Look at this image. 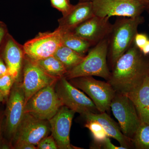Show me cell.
Returning <instances> with one entry per match:
<instances>
[{
  "label": "cell",
  "mask_w": 149,
  "mask_h": 149,
  "mask_svg": "<svg viewBox=\"0 0 149 149\" xmlns=\"http://www.w3.org/2000/svg\"><path fill=\"white\" fill-rule=\"evenodd\" d=\"M148 40L145 34L137 33L134 38V43L139 50H141Z\"/></svg>",
  "instance_id": "cell-27"
},
{
  "label": "cell",
  "mask_w": 149,
  "mask_h": 149,
  "mask_svg": "<svg viewBox=\"0 0 149 149\" xmlns=\"http://www.w3.org/2000/svg\"><path fill=\"white\" fill-rule=\"evenodd\" d=\"M148 8L149 10V2L146 4V8Z\"/></svg>",
  "instance_id": "cell-36"
},
{
  "label": "cell",
  "mask_w": 149,
  "mask_h": 149,
  "mask_svg": "<svg viewBox=\"0 0 149 149\" xmlns=\"http://www.w3.org/2000/svg\"><path fill=\"white\" fill-rule=\"evenodd\" d=\"M12 149H36L37 147L35 145L29 143L22 142L14 144Z\"/></svg>",
  "instance_id": "cell-30"
},
{
  "label": "cell",
  "mask_w": 149,
  "mask_h": 149,
  "mask_svg": "<svg viewBox=\"0 0 149 149\" xmlns=\"http://www.w3.org/2000/svg\"><path fill=\"white\" fill-rule=\"evenodd\" d=\"M5 100V98L4 96L3 95L2 93L0 91V102L4 101Z\"/></svg>",
  "instance_id": "cell-34"
},
{
  "label": "cell",
  "mask_w": 149,
  "mask_h": 149,
  "mask_svg": "<svg viewBox=\"0 0 149 149\" xmlns=\"http://www.w3.org/2000/svg\"><path fill=\"white\" fill-rule=\"evenodd\" d=\"M143 18L123 17L117 19L113 24L111 32L107 37L108 41L107 56L113 67L118 59L125 53L134 43L139 25Z\"/></svg>",
  "instance_id": "cell-2"
},
{
  "label": "cell",
  "mask_w": 149,
  "mask_h": 149,
  "mask_svg": "<svg viewBox=\"0 0 149 149\" xmlns=\"http://www.w3.org/2000/svg\"><path fill=\"white\" fill-rule=\"evenodd\" d=\"M84 117L86 120L97 121L102 126L109 137L118 141L121 146L126 149L130 148L131 147L132 140L123 135L118 125L106 112L88 113Z\"/></svg>",
  "instance_id": "cell-18"
},
{
  "label": "cell",
  "mask_w": 149,
  "mask_h": 149,
  "mask_svg": "<svg viewBox=\"0 0 149 149\" xmlns=\"http://www.w3.org/2000/svg\"><path fill=\"white\" fill-rule=\"evenodd\" d=\"M38 149H57V145L52 135L43 138L37 146Z\"/></svg>",
  "instance_id": "cell-26"
},
{
  "label": "cell",
  "mask_w": 149,
  "mask_h": 149,
  "mask_svg": "<svg viewBox=\"0 0 149 149\" xmlns=\"http://www.w3.org/2000/svg\"><path fill=\"white\" fill-rule=\"evenodd\" d=\"M8 69L3 60L0 56V76L8 73Z\"/></svg>",
  "instance_id": "cell-31"
},
{
  "label": "cell",
  "mask_w": 149,
  "mask_h": 149,
  "mask_svg": "<svg viewBox=\"0 0 149 149\" xmlns=\"http://www.w3.org/2000/svg\"><path fill=\"white\" fill-rule=\"evenodd\" d=\"M140 1H143L146 3V4L149 2V0H140Z\"/></svg>",
  "instance_id": "cell-37"
},
{
  "label": "cell",
  "mask_w": 149,
  "mask_h": 149,
  "mask_svg": "<svg viewBox=\"0 0 149 149\" xmlns=\"http://www.w3.org/2000/svg\"><path fill=\"white\" fill-rule=\"evenodd\" d=\"M98 147L102 148L105 149H126L124 147L122 146H116L113 144L112 143L109 137H107L105 140L101 143L97 145Z\"/></svg>",
  "instance_id": "cell-28"
},
{
  "label": "cell",
  "mask_w": 149,
  "mask_h": 149,
  "mask_svg": "<svg viewBox=\"0 0 149 149\" xmlns=\"http://www.w3.org/2000/svg\"><path fill=\"white\" fill-rule=\"evenodd\" d=\"M63 44L61 31L57 28L52 32H40L23 48L25 56L37 61L54 56Z\"/></svg>",
  "instance_id": "cell-10"
},
{
  "label": "cell",
  "mask_w": 149,
  "mask_h": 149,
  "mask_svg": "<svg viewBox=\"0 0 149 149\" xmlns=\"http://www.w3.org/2000/svg\"><path fill=\"white\" fill-rule=\"evenodd\" d=\"M132 141L136 148L149 149V123H141Z\"/></svg>",
  "instance_id": "cell-22"
},
{
  "label": "cell",
  "mask_w": 149,
  "mask_h": 149,
  "mask_svg": "<svg viewBox=\"0 0 149 149\" xmlns=\"http://www.w3.org/2000/svg\"><path fill=\"white\" fill-rule=\"evenodd\" d=\"M15 82L14 78L9 73L0 76V91L2 93L6 100L8 98L12 88Z\"/></svg>",
  "instance_id": "cell-24"
},
{
  "label": "cell",
  "mask_w": 149,
  "mask_h": 149,
  "mask_svg": "<svg viewBox=\"0 0 149 149\" xmlns=\"http://www.w3.org/2000/svg\"><path fill=\"white\" fill-rule=\"evenodd\" d=\"M94 15L92 2H79L73 5L68 13L58 19V28L62 32L72 31Z\"/></svg>",
  "instance_id": "cell-16"
},
{
  "label": "cell",
  "mask_w": 149,
  "mask_h": 149,
  "mask_svg": "<svg viewBox=\"0 0 149 149\" xmlns=\"http://www.w3.org/2000/svg\"><path fill=\"white\" fill-rule=\"evenodd\" d=\"M35 61L47 73L57 78L63 77L68 72L65 66L54 56Z\"/></svg>",
  "instance_id": "cell-21"
},
{
  "label": "cell",
  "mask_w": 149,
  "mask_h": 149,
  "mask_svg": "<svg viewBox=\"0 0 149 149\" xmlns=\"http://www.w3.org/2000/svg\"><path fill=\"white\" fill-rule=\"evenodd\" d=\"M55 89L63 105L83 116L90 113H100L93 101L70 83L64 76L56 81Z\"/></svg>",
  "instance_id": "cell-5"
},
{
  "label": "cell",
  "mask_w": 149,
  "mask_h": 149,
  "mask_svg": "<svg viewBox=\"0 0 149 149\" xmlns=\"http://www.w3.org/2000/svg\"><path fill=\"white\" fill-rule=\"evenodd\" d=\"M55 84L47 86L35 93L25 104L24 113L49 120L62 106L55 89Z\"/></svg>",
  "instance_id": "cell-6"
},
{
  "label": "cell",
  "mask_w": 149,
  "mask_h": 149,
  "mask_svg": "<svg viewBox=\"0 0 149 149\" xmlns=\"http://www.w3.org/2000/svg\"><path fill=\"white\" fill-rule=\"evenodd\" d=\"M85 126L91 131L94 141L97 145L101 143L109 137L102 126L97 121L86 120Z\"/></svg>",
  "instance_id": "cell-23"
},
{
  "label": "cell",
  "mask_w": 149,
  "mask_h": 149,
  "mask_svg": "<svg viewBox=\"0 0 149 149\" xmlns=\"http://www.w3.org/2000/svg\"><path fill=\"white\" fill-rule=\"evenodd\" d=\"M58 79L48 74L35 61L25 56L22 85L25 103L35 93L47 86L55 84Z\"/></svg>",
  "instance_id": "cell-11"
},
{
  "label": "cell",
  "mask_w": 149,
  "mask_h": 149,
  "mask_svg": "<svg viewBox=\"0 0 149 149\" xmlns=\"http://www.w3.org/2000/svg\"><path fill=\"white\" fill-rule=\"evenodd\" d=\"M94 15L110 18L112 16L134 17L140 16L146 3L140 0H94Z\"/></svg>",
  "instance_id": "cell-9"
},
{
  "label": "cell",
  "mask_w": 149,
  "mask_h": 149,
  "mask_svg": "<svg viewBox=\"0 0 149 149\" xmlns=\"http://www.w3.org/2000/svg\"><path fill=\"white\" fill-rule=\"evenodd\" d=\"M126 95L134 104L141 123H149V71L140 85Z\"/></svg>",
  "instance_id": "cell-17"
},
{
  "label": "cell",
  "mask_w": 149,
  "mask_h": 149,
  "mask_svg": "<svg viewBox=\"0 0 149 149\" xmlns=\"http://www.w3.org/2000/svg\"><path fill=\"white\" fill-rule=\"evenodd\" d=\"M107 38L94 46L83 61L68 70L64 77L68 80L82 76H98L108 80L111 72L107 63Z\"/></svg>",
  "instance_id": "cell-3"
},
{
  "label": "cell",
  "mask_w": 149,
  "mask_h": 149,
  "mask_svg": "<svg viewBox=\"0 0 149 149\" xmlns=\"http://www.w3.org/2000/svg\"><path fill=\"white\" fill-rule=\"evenodd\" d=\"M66 68L68 71L83 61L85 56L82 55L63 44L54 55Z\"/></svg>",
  "instance_id": "cell-19"
},
{
  "label": "cell",
  "mask_w": 149,
  "mask_h": 149,
  "mask_svg": "<svg viewBox=\"0 0 149 149\" xmlns=\"http://www.w3.org/2000/svg\"><path fill=\"white\" fill-rule=\"evenodd\" d=\"M113 24L108 17L94 15L70 31L94 46L108 37Z\"/></svg>",
  "instance_id": "cell-14"
},
{
  "label": "cell",
  "mask_w": 149,
  "mask_h": 149,
  "mask_svg": "<svg viewBox=\"0 0 149 149\" xmlns=\"http://www.w3.org/2000/svg\"><path fill=\"white\" fill-rule=\"evenodd\" d=\"M110 108L123 135L133 140L141 123L133 102L126 95L116 93L111 103Z\"/></svg>",
  "instance_id": "cell-8"
},
{
  "label": "cell",
  "mask_w": 149,
  "mask_h": 149,
  "mask_svg": "<svg viewBox=\"0 0 149 149\" xmlns=\"http://www.w3.org/2000/svg\"><path fill=\"white\" fill-rule=\"evenodd\" d=\"M25 103V95L22 83L15 82L7 100L4 113V131L11 146L17 130L24 116Z\"/></svg>",
  "instance_id": "cell-7"
},
{
  "label": "cell",
  "mask_w": 149,
  "mask_h": 149,
  "mask_svg": "<svg viewBox=\"0 0 149 149\" xmlns=\"http://www.w3.org/2000/svg\"><path fill=\"white\" fill-rule=\"evenodd\" d=\"M75 113L67 107L62 106L49 120L52 135L58 149H76L70 144V128Z\"/></svg>",
  "instance_id": "cell-13"
},
{
  "label": "cell",
  "mask_w": 149,
  "mask_h": 149,
  "mask_svg": "<svg viewBox=\"0 0 149 149\" xmlns=\"http://www.w3.org/2000/svg\"><path fill=\"white\" fill-rule=\"evenodd\" d=\"M4 116V113H3V112H0V146L1 144L2 143L3 141L4 140L3 139L2 137V123L3 119Z\"/></svg>",
  "instance_id": "cell-32"
},
{
  "label": "cell",
  "mask_w": 149,
  "mask_h": 149,
  "mask_svg": "<svg viewBox=\"0 0 149 149\" xmlns=\"http://www.w3.org/2000/svg\"><path fill=\"white\" fill-rule=\"evenodd\" d=\"M0 56L7 67L8 73L16 82H20L22 65L25 58L23 46L19 44L8 33L0 47Z\"/></svg>",
  "instance_id": "cell-15"
},
{
  "label": "cell",
  "mask_w": 149,
  "mask_h": 149,
  "mask_svg": "<svg viewBox=\"0 0 149 149\" xmlns=\"http://www.w3.org/2000/svg\"><path fill=\"white\" fill-rule=\"evenodd\" d=\"M70 83L88 95L100 113L106 112L116 92L108 82L97 80L93 76H82L72 78Z\"/></svg>",
  "instance_id": "cell-4"
},
{
  "label": "cell",
  "mask_w": 149,
  "mask_h": 149,
  "mask_svg": "<svg viewBox=\"0 0 149 149\" xmlns=\"http://www.w3.org/2000/svg\"><path fill=\"white\" fill-rule=\"evenodd\" d=\"M61 32L63 45L80 54L85 55L90 47L93 46L88 41L74 35L71 31Z\"/></svg>",
  "instance_id": "cell-20"
},
{
  "label": "cell",
  "mask_w": 149,
  "mask_h": 149,
  "mask_svg": "<svg viewBox=\"0 0 149 149\" xmlns=\"http://www.w3.org/2000/svg\"><path fill=\"white\" fill-rule=\"evenodd\" d=\"M134 43L118 59L107 82L116 93L127 95L137 88L149 71V64Z\"/></svg>",
  "instance_id": "cell-1"
},
{
  "label": "cell",
  "mask_w": 149,
  "mask_h": 149,
  "mask_svg": "<svg viewBox=\"0 0 149 149\" xmlns=\"http://www.w3.org/2000/svg\"><path fill=\"white\" fill-rule=\"evenodd\" d=\"M51 132L49 120H42L25 113L12 143H29L37 146L41 140Z\"/></svg>",
  "instance_id": "cell-12"
},
{
  "label": "cell",
  "mask_w": 149,
  "mask_h": 149,
  "mask_svg": "<svg viewBox=\"0 0 149 149\" xmlns=\"http://www.w3.org/2000/svg\"><path fill=\"white\" fill-rule=\"evenodd\" d=\"M52 6L56 9L65 15L68 13L72 9L73 5L70 0H50Z\"/></svg>",
  "instance_id": "cell-25"
},
{
  "label": "cell",
  "mask_w": 149,
  "mask_h": 149,
  "mask_svg": "<svg viewBox=\"0 0 149 149\" xmlns=\"http://www.w3.org/2000/svg\"><path fill=\"white\" fill-rule=\"evenodd\" d=\"M140 51L144 56L147 55L149 54V40H148L143 47H142Z\"/></svg>",
  "instance_id": "cell-33"
},
{
  "label": "cell",
  "mask_w": 149,
  "mask_h": 149,
  "mask_svg": "<svg viewBox=\"0 0 149 149\" xmlns=\"http://www.w3.org/2000/svg\"><path fill=\"white\" fill-rule=\"evenodd\" d=\"M8 33L6 25L3 22L0 21V47Z\"/></svg>",
  "instance_id": "cell-29"
},
{
  "label": "cell",
  "mask_w": 149,
  "mask_h": 149,
  "mask_svg": "<svg viewBox=\"0 0 149 149\" xmlns=\"http://www.w3.org/2000/svg\"><path fill=\"white\" fill-rule=\"evenodd\" d=\"M94 0H79V2H93Z\"/></svg>",
  "instance_id": "cell-35"
}]
</instances>
